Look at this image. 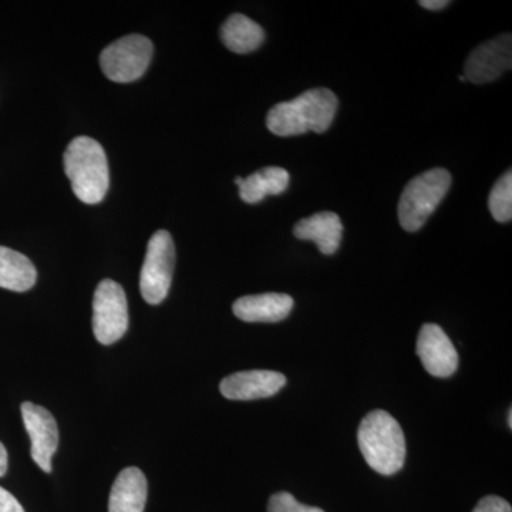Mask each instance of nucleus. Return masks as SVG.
<instances>
[{
	"label": "nucleus",
	"instance_id": "1",
	"mask_svg": "<svg viewBox=\"0 0 512 512\" xmlns=\"http://www.w3.org/2000/svg\"><path fill=\"white\" fill-rule=\"evenodd\" d=\"M338 111V97L329 89H313L291 101L276 104L266 117V127L279 137L322 134L328 131Z\"/></svg>",
	"mask_w": 512,
	"mask_h": 512
},
{
	"label": "nucleus",
	"instance_id": "2",
	"mask_svg": "<svg viewBox=\"0 0 512 512\" xmlns=\"http://www.w3.org/2000/svg\"><path fill=\"white\" fill-rule=\"evenodd\" d=\"M357 444L367 466L382 476L399 473L406 461V439L399 421L384 410L367 414L357 430Z\"/></svg>",
	"mask_w": 512,
	"mask_h": 512
},
{
	"label": "nucleus",
	"instance_id": "3",
	"mask_svg": "<svg viewBox=\"0 0 512 512\" xmlns=\"http://www.w3.org/2000/svg\"><path fill=\"white\" fill-rule=\"evenodd\" d=\"M64 173L76 197L84 204H99L109 191L107 156L100 143L90 137H77L64 151Z\"/></svg>",
	"mask_w": 512,
	"mask_h": 512
},
{
	"label": "nucleus",
	"instance_id": "4",
	"mask_svg": "<svg viewBox=\"0 0 512 512\" xmlns=\"http://www.w3.org/2000/svg\"><path fill=\"white\" fill-rule=\"evenodd\" d=\"M450 187L451 175L446 168H433L414 177L399 202V221L404 231L417 232L423 228Z\"/></svg>",
	"mask_w": 512,
	"mask_h": 512
},
{
	"label": "nucleus",
	"instance_id": "5",
	"mask_svg": "<svg viewBox=\"0 0 512 512\" xmlns=\"http://www.w3.org/2000/svg\"><path fill=\"white\" fill-rule=\"evenodd\" d=\"M175 247L168 231H157L148 241L146 259L140 274L144 301L158 305L167 298L173 282Z\"/></svg>",
	"mask_w": 512,
	"mask_h": 512
},
{
	"label": "nucleus",
	"instance_id": "6",
	"mask_svg": "<svg viewBox=\"0 0 512 512\" xmlns=\"http://www.w3.org/2000/svg\"><path fill=\"white\" fill-rule=\"evenodd\" d=\"M151 57L153 43L146 36H124L103 50L100 66L111 82L131 83L146 73Z\"/></svg>",
	"mask_w": 512,
	"mask_h": 512
},
{
	"label": "nucleus",
	"instance_id": "7",
	"mask_svg": "<svg viewBox=\"0 0 512 512\" xmlns=\"http://www.w3.org/2000/svg\"><path fill=\"white\" fill-rule=\"evenodd\" d=\"M128 305L123 286L104 279L93 299V333L101 345H113L126 335Z\"/></svg>",
	"mask_w": 512,
	"mask_h": 512
},
{
	"label": "nucleus",
	"instance_id": "8",
	"mask_svg": "<svg viewBox=\"0 0 512 512\" xmlns=\"http://www.w3.org/2000/svg\"><path fill=\"white\" fill-rule=\"evenodd\" d=\"M22 417L30 437V454L45 473H52V457L59 447V429L53 414L35 403L22 404Z\"/></svg>",
	"mask_w": 512,
	"mask_h": 512
},
{
	"label": "nucleus",
	"instance_id": "9",
	"mask_svg": "<svg viewBox=\"0 0 512 512\" xmlns=\"http://www.w3.org/2000/svg\"><path fill=\"white\" fill-rule=\"evenodd\" d=\"M512 66V37L510 33L478 46L466 62L467 82L484 84L500 79Z\"/></svg>",
	"mask_w": 512,
	"mask_h": 512
},
{
	"label": "nucleus",
	"instance_id": "10",
	"mask_svg": "<svg viewBox=\"0 0 512 512\" xmlns=\"http://www.w3.org/2000/svg\"><path fill=\"white\" fill-rule=\"evenodd\" d=\"M417 356L431 376L450 377L457 372L458 353L453 342L436 323H426L417 338Z\"/></svg>",
	"mask_w": 512,
	"mask_h": 512
},
{
	"label": "nucleus",
	"instance_id": "11",
	"mask_svg": "<svg viewBox=\"0 0 512 512\" xmlns=\"http://www.w3.org/2000/svg\"><path fill=\"white\" fill-rule=\"evenodd\" d=\"M286 384V377L274 370H247L225 377L222 396L229 400H258L275 396Z\"/></svg>",
	"mask_w": 512,
	"mask_h": 512
},
{
	"label": "nucleus",
	"instance_id": "12",
	"mask_svg": "<svg viewBox=\"0 0 512 512\" xmlns=\"http://www.w3.org/2000/svg\"><path fill=\"white\" fill-rule=\"evenodd\" d=\"M293 299L286 293H262L239 298L232 305L238 319L248 323H276L291 315Z\"/></svg>",
	"mask_w": 512,
	"mask_h": 512
},
{
	"label": "nucleus",
	"instance_id": "13",
	"mask_svg": "<svg viewBox=\"0 0 512 512\" xmlns=\"http://www.w3.org/2000/svg\"><path fill=\"white\" fill-rule=\"evenodd\" d=\"M293 234L302 241H313L323 255L338 251L343 237V224L338 214L322 211L301 220L293 228Z\"/></svg>",
	"mask_w": 512,
	"mask_h": 512
},
{
	"label": "nucleus",
	"instance_id": "14",
	"mask_svg": "<svg viewBox=\"0 0 512 512\" xmlns=\"http://www.w3.org/2000/svg\"><path fill=\"white\" fill-rule=\"evenodd\" d=\"M147 493L143 471L137 467L124 468L111 488L109 512H144Z\"/></svg>",
	"mask_w": 512,
	"mask_h": 512
},
{
	"label": "nucleus",
	"instance_id": "15",
	"mask_svg": "<svg viewBox=\"0 0 512 512\" xmlns=\"http://www.w3.org/2000/svg\"><path fill=\"white\" fill-rule=\"evenodd\" d=\"M288 171L281 167H266L256 173L242 178V183L238 185L239 197L247 204H258L264 201L268 195H279L288 188Z\"/></svg>",
	"mask_w": 512,
	"mask_h": 512
},
{
	"label": "nucleus",
	"instance_id": "16",
	"mask_svg": "<svg viewBox=\"0 0 512 512\" xmlns=\"http://www.w3.org/2000/svg\"><path fill=\"white\" fill-rule=\"evenodd\" d=\"M35 265L28 256L13 249L0 247V288L26 292L36 284Z\"/></svg>",
	"mask_w": 512,
	"mask_h": 512
},
{
	"label": "nucleus",
	"instance_id": "17",
	"mask_svg": "<svg viewBox=\"0 0 512 512\" xmlns=\"http://www.w3.org/2000/svg\"><path fill=\"white\" fill-rule=\"evenodd\" d=\"M222 43L238 55L254 52L265 40V32L258 23L244 15L229 16L221 28Z\"/></svg>",
	"mask_w": 512,
	"mask_h": 512
},
{
	"label": "nucleus",
	"instance_id": "18",
	"mask_svg": "<svg viewBox=\"0 0 512 512\" xmlns=\"http://www.w3.org/2000/svg\"><path fill=\"white\" fill-rule=\"evenodd\" d=\"M488 208L495 221L510 222L512 218V173L507 171L495 183L488 198Z\"/></svg>",
	"mask_w": 512,
	"mask_h": 512
},
{
	"label": "nucleus",
	"instance_id": "19",
	"mask_svg": "<svg viewBox=\"0 0 512 512\" xmlns=\"http://www.w3.org/2000/svg\"><path fill=\"white\" fill-rule=\"evenodd\" d=\"M268 512H325L318 507L299 503L292 494L276 493L268 503Z\"/></svg>",
	"mask_w": 512,
	"mask_h": 512
},
{
	"label": "nucleus",
	"instance_id": "20",
	"mask_svg": "<svg viewBox=\"0 0 512 512\" xmlns=\"http://www.w3.org/2000/svg\"><path fill=\"white\" fill-rule=\"evenodd\" d=\"M473 512H512L511 504L497 495H488L480 500Z\"/></svg>",
	"mask_w": 512,
	"mask_h": 512
},
{
	"label": "nucleus",
	"instance_id": "21",
	"mask_svg": "<svg viewBox=\"0 0 512 512\" xmlns=\"http://www.w3.org/2000/svg\"><path fill=\"white\" fill-rule=\"evenodd\" d=\"M0 512H25V510L8 490L0 487Z\"/></svg>",
	"mask_w": 512,
	"mask_h": 512
},
{
	"label": "nucleus",
	"instance_id": "22",
	"mask_svg": "<svg viewBox=\"0 0 512 512\" xmlns=\"http://www.w3.org/2000/svg\"><path fill=\"white\" fill-rule=\"evenodd\" d=\"M419 5L427 10H441L447 8L448 0H420Z\"/></svg>",
	"mask_w": 512,
	"mask_h": 512
},
{
	"label": "nucleus",
	"instance_id": "23",
	"mask_svg": "<svg viewBox=\"0 0 512 512\" xmlns=\"http://www.w3.org/2000/svg\"><path fill=\"white\" fill-rule=\"evenodd\" d=\"M6 471H8V451H6L5 446L0 443V477L5 476Z\"/></svg>",
	"mask_w": 512,
	"mask_h": 512
},
{
	"label": "nucleus",
	"instance_id": "24",
	"mask_svg": "<svg viewBox=\"0 0 512 512\" xmlns=\"http://www.w3.org/2000/svg\"><path fill=\"white\" fill-rule=\"evenodd\" d=\"M511 417H512V413H511V409H510V410H508V427H510V429L512 427V419H511Z\"/></svg>",
	"mask_w": 512,
	"mask_h": 512
},
{
	"label": "nucleus",
	"instance_id": "25",
	"mask_svg": "<svg viewBox=\"0 0 512 512\" xmlns=\"http://www.w3.org/2000/svg\"><path fill=\"white\" fill-rule=\"evenodd\" d=\"M458 80H460V82H467L466 77L464 76L458 77Z\"/></svg>",
	"mask_w": 512,
	"mask_h": 512
}]
</instances>
